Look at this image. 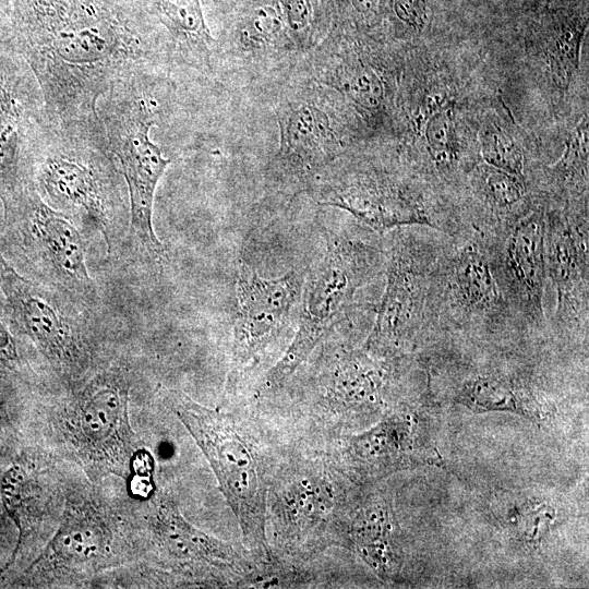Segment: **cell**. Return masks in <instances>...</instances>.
Segmentation results:
<instances>
[{
	"mask_svg": "<svg viewBox=\"0 0 589 589\" xmlns=\"http://www.w3.org/2000/svg\"><path fill=\"white\" fill-rule=\"evenodd\" d=\"M0 43L28 64L59 120L96 116L116 84L167 73L136 0H9Z\"/></svg>",
	"mask_w": 589,
	"mask_h": 589,
	"instance_id": "cell-1",
	"label": "cell"
},
{
	"mask_svg": "<svg viewBox=\"0 0 589 589\" xmlns=\"http://www.w3.org/2000/svg\"><path fill=\"white\" fill-rule=\"evenodd\" d=\"M386 233L357 221L326 231L323 254L305 273L297 333L265 376L266 388H277L335 333L368 335L385 279Z\"/></svg>",
	"mask_w": 589,
	"mask_h": 589,
	"instance_id": "cell-2",
	"label": "cell"
},
{
	"mask_svg": "<svg viewBox=\"0 0 589 589\" xmlns=\"http://www.w3.org/2000/svg\"><path fill=\"white\" fill-rule=\"evenodd\" d=\"M32 182L39 197L81 231L101 236L108 253L129 231L127 184L98 113L75 120L48 115Z\"/></svg>",
	"mask_w": 589,
	"mask_h": 589,
	"instance_id": "cell-3",
	"label": "cell"
},
{
	"mask_svg": "<svg viewBox=\"0 0 589 589\" xmlns=\"http://www.w3.org/2000/svg\"><path fill=\"white\" fill-rule=\"evenodd\" d=\"M519 337L528 338L497 287L484 239L473 230L447 236L431 276L420 350L442 341Z\"/></svg>",
	"mask_w": 589,
	"mask_h": 589,
	"instance_id": "cell-4",
	"label": "cell"
},
{
	"mask_svg": "<svg viewBox=\"0 0 589 589\" xmlns=\"http://www.w3.org/2000/svg\"><path fill=\"white\" fill-rule=\"evenodd\" d=\"M164 77H135L112 86L97 104L109 147L127 184L129 231L140 249L160 263L165 249L153 228V205L159 180L170 164L151 139L159 113L155 95Z\"/></svg>",
	"mask_w": 589,
	"mask_h": 589,
	"instance_id": "cell-5",
	"label": "cell"
},
{
	"mask_svg": "<svg viewBox=\"0 0 589 589\" xmlns=\"http://www.w3.org/2000/svg\"><path fill=\"white\" fill-rule=\"evenodd\" d=\"M1 205L0 249L8 263L23 276L92 311L98 294L80 228L48 206L33 185Z\"/></svg>",
	"mask_w": 589,
	"mask_h": 589,
	"instance_id": "cell-6",
	"label": "cell"
},
{
	"mask_svg": "<svg viewBox=\"0 0 589 589\" xmlns=\"http://www.w3.org/2000/svg\"><path fill=\"white\" fill-rule=\"evenodd\" d=\"M173 410L203 452L220 491L236 516L244 545L269 561L267 494L263 458L237 419L204 407L181 393L171 395Z\"/></svg>",
	"mask_w": 589,
	"mask_h": 589,
	"instance_id": "cell-7",
	"label": "cell"
},
{
	"mask_svg": "<svg viewBox=\"0 0 589 589\" xmlns=\"http://www.w3.org/2000/svg\"><path fill=\"white\" fill-rule=\"evenodd\" d=\"M386 233L382 296L363 347L381 357H416L424 336L431 276L447 235L424 226Z\"/></svg>",
	"mask_w": 589,
	"mask_h": 589,
	"instance_id": "cell-8",
	"label": "cell"
},
{
	"mask_svg": "<svg viewBox=\"0 0 589 589\" xmlns=\"http://www.w3.org/2000/svg\"><path fill=\"white\" fill-rule=\"evenodd\" d=\"M320 204L346 211L370 229L424 226L457 238L471 231L459 206L438 199L421 181L378 168L354 169L328 178Z\"/></svg>",
	"mask_w": 589,
	"mask_h": 589,
	"instance_id": "cell-9",
	"label": "cell"
},
{
	"mask_svg": "<svg viewBox=\"0 0 589 589\" xmlns=\"http://www.w3.org/2000/svg\"><path fill=\"white\" fill-rule=\"evenodd\" d=\"M0 291L16 333L62 376L75 377L86 370L94 351L91 310L11 265L1 277Z\"/></svg>",
	"mask_w": 589,
	"mask_h": 589,
	"instance_id": "cell-10",
	"label": "cell"
},
{
	"mask_svg": "<svg viewBox=\"0 0 589 589\" xmlns=\"http://www.w3.org/2000/svg\"><path fill=\"white\" fill-rule=\"evenodd\" d=\"M546 279L554 292L549 338L587 353L589 329L588 204L544 205Z\"/></svg>",
	"mask_w": 589,
	"mask_h": 589,
	"instance_id": "cell-11",
	"label": "cell"
},
{
	"mask_svg": "<svg viewBox=\"0 0 589 589\" xmlns=\"http://www.w3.org/2000/svg\"><path fill=\"white\" fill-rule=\"evenodd\" d=\"M544 231V204L540 203L502 238L484 240L492 274L518 327L538 341L549 338Z\"/></svg>",
	"mask_w": 589,
	"mask_h": 589,
	"instance_id": "cell-12",
	"label": "cell"
},
{
	"mask_svg": "<svg viewBox=\"0 0 589 589\" xmlns=\"http://www.w3.org/2000/svg\"><path fill=\"white\" fill-rule=\"evenodd\" d=\"M47 120L31 68L0 43V203L33 185L34 160Z\"/></svg>",
	"mask_w": 589,
	"mask_h": 589,
	"instance_id": "cell-13",
	"label": "cell"
},
{
	"mask_svg": "<svg viewBox=\"0 0 589 589\" xmlns=\"http://www.w3.org/2000/svg\"><path fill=\"white\" fill-rule=\"evenodd\" d=\"M305 272L292 271L278 278H264L240 261L236 283L231 381L259 360L288 326L298 305Z\"/></svg>",
	"mask_w": 589,
	"mask_h": 589,
	"instance_id": "cell-14",
	"label": "cell"
},
{
	"mask_svg": "<svg viewBox=\"0 0 589 589\" xmlns=\"http://www.w3.org/2000/svg\"><path fill=\"white\" fill-rule=\"evenodd\" d=\"M337 507L335 486L323 471L299 468L269 484L267 520L291 553L310 554L323 546L327 530L345 528Z\"/></svg>",
	"mask_w": 589,
	"mask_h": 589,
	"instance_id": "cell-15",
	"label": "cell"
},
{
	"mask_svg": "<svg viewBox=\"0 0 589 589\" xmlns=\"http://www.w3.org/2000/svg\"><path fill=\"white\" fill-rule=\"evenodd\" d=\"M128 411L129 384L122 371L105 370L83 386L74 402V434L93 461L122 470L132 459Z\"/></svg>",
	"mask_w": 589,
	"mask_h": 589,
	"instance_id": "cell-16",
	"label": "cell"
},
{
	"mask_svg": "<svg viewBox=\"0 0 589 589\" xmlns=\"http://www.w3.org/2000/svg\"><path fill=\"white\" fill-rule=\"evenodd\" d=\"M280 144L272 171L286 184L303 187L334 158L336 144L330 118L310 97H297L276 110Z\"/></svg>",
	"mask_w": 589,
	"mask_h": 589,
	"instance_id": "cell-17",
	"label": "cell"
},
{
	"mask_svg": "<svg viewBox=\"0 0 589 589\" xmlns=\"http://www.w3.org/2000/svg\"><path fill=\"white\" fill-rule=\"evenodd\" d=\"M410 410H398L362 434L349 438L342 449L347 469L356 478L371 480L433 460Z\"/></svg>",
	"mask_w": 589,
	"mask_h": 589,
	"instance_id": "cell-18",
	"label": "cell"
},
{
	"mask_svg": "<svg viewBox=\"0 0 589 589\" xmlns=\"http://www.w3.org/2000/svg\"><path fill=\"white\" fill-rule=\"evenodd\" d=\"M156 35L167 72L173 68L207 71L216 41L201 0H136Z\"/></svg>",
	"mask_w": 589,
	"mask_h": 589,
	"instance_id": "cell-19",
	"label": "cell"
},
{
	"mask_svg": "<svg viewBox=\"0 0 589 589\" xmlns=\"http://www.w3.org/2000/svg\"><path fill=\"white\" fill-rule=\"evenodd\" d=\"M468 189L470 201L462 216L468 227L485 241L502 238L532 207L542 203L534 194L530 195L526 178L488 164L469 172Z\"/></svg>",
	"mask_w": 589,
	"mask_h": 589,
	"instance_id": "cell-20",
	"label": "cell"
},
{
	"mask_svg": "<svg viewBox=\"0 0 589 589\" xmlns=\"http://www.w3.org/2000/svg\"><path fill=\"white\" fill-rule=\"evenodd\" d=\"M161 548L182 563L215 568L231 578H253L262 561L244 544L212 537L188 522L172 504L160 505L155 525Z\"/></svg>",
	"mask_w": 589,
	"mask_h": 589,
	"instance_id": "cell-21",
	"label": "cell"
},
{
	"mask_svg": "<svg viewBox=\"0 0 589 589\" xmlns=\"http://www.w3.org/2000/svg\"><path fill=\"white\" fill-rule=\"evenodd\" d=\"M346 538L357 554L383 579L394 577L400 566L394 518L384 502L371 501L356 510L346 524Z\"/></svg>",
	"mask_w": 589,
	"mask_h": 589,
	"instance_id": "cell-22",
	"label": "cell"
},
{
	"mask_svg": "<svg viewBox=\"0 0 589 589\" xmlns=\"http://www.w3.org/2000/svg\"><path fill=\"white\" fill-rule=\"evenodd\" d=\"M107 534L104 525L92 513L69 510L52 542V554L59 562L76 566L91 563L105 550Z\"/></svg>",
	"mask_w": 589,
	"mask_h": 589,
	"instance_id": "cell-23",
	"label": "cell"
},
{
	"mask_svg": "<svg viewBox=\"0 0 589 589\" xmlns=\"http://www.w3.org/2000/svg\"><path fill=\"white\" fill-rule=\"evenodd\" d=\"M425 135L430 163L443 181L455 182L457 173L468 171L460 161L450 108L441 109L430 118Z\"/></svg>",
	"mask_w": 589,
	"mask_h": 589,
	"instance_id": "cell-24",
	"label": "cell"
},
{
	"mask_svg": "<svg viewBox=\"0 0 589 589\" xmlns=\"http://www.w3.org/2000/svg\"><path fill=\"white\" fill-rule=\"evenodd\" d=\"M286 22L280 7L264 4L251 10L239 25V41L247 50L266 51L286 44Z\"/></svg>",
	"mask_w": 589,
	"mask_h": 589,
	"instance_id": "cell-25",
	"label": "cell"
},
{
	"mask_svg": "<svg viewBox=\"0 0 589 589\" xmlns=\"http://www.w3.org/2000/svg\"><path fill=\"white\" fill-rule=\"evenodd\" d=\"M507 506L502 512L503 520L526 543L540 542L555 516V510L544 503L510 502Z\"/></svg>",
	"mask_w": 589,
	"mask_h": 589,
	"instance_id": "cell-26",
	"label": "cell"
},
{
	"mask_svg": "<svg viewBox=\"0 0 589 589\" xmlns=\"http://www.w3.org/2000/svg\"><path fill=\"white\" fill-rule=\"evenodd\" d=\"M480 151L488 165L525 178V155L517 142L496 125L480 135Z\"/></svg>",
	"mask_w": 589,
	"mask_h": 589,
	"instance_id": "cell-27",
	"label": "cell"
},
{
	"mask_svg": "<svg viewBox=\"0 0 589 589\" xmlns=\"http://www.w3.org/2000/svg\"><path fill=\"white\" fill-rule=\"evenodd\" d=\"M335 82L342 93L364 109L373 110L383 100V83L378 75L365 65L340 68Z\"/></svg>",
	"mask_w": 589,
	"mask_h": 589,
	"instance_id": "cell-28",
	"label": "cell"
},
{
	"mask_svg": "<svg viewBox=\"0 0 589 589\" xmlns=\"http://www.w3.org/2000/svg\"><path fill=\"white\" fill-rule=\"evenodd\" d=\"M581 31H564L548 48V61L556 85L567 89L577 69Z\"/></svg>",
	"mask_w": 589,
	"mask_h": 589,
	"instance_id": "cell-29",
	"label": "cell"
},
{
	"mask_svg": "<svg viewBox=\"0 0 589 589\" xmlns=\"http://www.w3.org/2000/svg\"><path fill=\"white\" fill-rule=\"evenodd\" d=\"M20 338L8 313L0 291V376L14 374L22 362Z\"/></svg>",
	"mask_w": 589,
	"mask_h": 589,
	"instance_id": "cell-30",
	"label": "cell"
},
{
	"mask_svg": "<svg viewBox=\"0 0 589 589\" xmlns=\"http://www.w3.org/2000/svg\"><path fill=\"white\" fill-rule=\"evenodd\" d=\"M286 25L296 33L305 31L312 21L311 0H277Z\"/></svg>",
	"mask_w": 589,
	"mask_h": 589,
	"instance_id": "cell-31",
	"label": "cell"
},
{
	"mask_svg": "<svg viewBox=\"0 0 589 589\" xmlns=\"http://www.w3.org/2000/svg\"><path fill=\"white\" fill-rule=\"evenodd\" d=\"M131 460L135 462L133 466L135 474L133 477L131 490L136 496H145L152 490L149 480L152 470L151 459L145 453H140L136 454V456L134 455Z\"/></svg>",
	"mask_w": 589,
	"mask_h": 589,
	"instance_id": "cell-32",
	"label": "cell"
},
{
	"mask_svg": "<svg viewBox=\"0 0 589 589\" xmlns=\"http://www.w3.org/2000/svg\"><path fill=\"white\" fill-rule=\"evenodd\" d=\"M395 10L404 22L418 28L424 25V0H395Z\"/></svg>",
	"mask_w": 589,
	"mask_h": 589,
	"instance_id": "cell-33",
	"label": "cell"
},
{
	"mask_svg": "<svg viewBox=\"0 0 589 589\" xmlns=\"http://www.w3.org/2000/svg\"><path fill=\"white\" fill-rule=\"evenodd\" d=\"M356 10L369 13L376 10L380 0H350Z\"/></svg>",
	"mask_w": 589,
	"mask_h": 589,
	"instance_id": "cell-34",
	"label": "cell"
},
{
	"mask_svg": "<svg viewBox=\"0 0 589 589\" xmlns=\"http://www.w3.org/2000/svg\"><path fill=\"white\" fill-rule=\"evenodd\" d=\"M9 266H10V264L5 260L3 253H2V251L0 249V280H1V277H2L3 273L8 269Z\"/></svg>",
	"mask_w": 589,
	"mask_h": 589,
	"instance_id": "cell-35",
	"label": "cell"
}]
</instances>
